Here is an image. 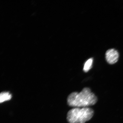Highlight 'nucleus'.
<instances>
[{
    "instance_id": "f257e3e1",
    "label": "nucleus",
    "mask_w": 123,
    "mask_h": 123,
    "mask_svg": "<svg viewBox=\"0 0 123 123\" xmlns=\"http://www.w3.org/2000/svg\"><path fill=\"white\" fill-rule=\"evenodd\" d=\"M97 101V98L88 87L84 88L80 93L73 92L67 99L68 105L74 108L88 107L94 105Z\"/></svg>"
},
{
    "instance_id": "f03ea898",
    "label": "nucleus",
    "mask_w": 123,
    "mask_h": 123,
    "mask_svg": "<svg viewBox=\"0 0 123 123\" xmlns=\"http://www.w3.org/2000/svg\"><path fill=\"white\" fill-rule=\"evenodd\" d=\"M94 113V111L90 108L75 107L69 111L67 119L69 123H85L91 119Z\"/></svg>"
},
{
    "instance_id": "7ed1b4c3",
    "label": "nucleus",
    "mask_w": 123,
    "mask_h": 123,
    "mask_svg": "<svg viewBox=\"0 0 123 123\" xmlns=\"http://www.w3.org/2000/svg\"><path fill=\"white\" fill-rule=\"evenodd\" d=\"M119 58V53L114 49H110L106 52V60L109 64H112L115 63L117 62Z\"/></svg>"
},
{
    "instance_id": "20e7f679",
    "label": "nucleus",
    "mask_w": 123,
    "mask_h": 123,
    "mask_svg": "<svg viewBox=\"0 0 123 123\" xmlns=\"http://www.w3.org/2000/svg\"><path fill=\"white\" fill-rule=\"evenodd\" d=\"M12 95L8 92H2L0 94V102L2 103L11 99Z\"/></svg>"
},
{
    "instance_id": "39448f33",
    "label": "nucleus",
    "mask_w": 123,
    "mask_h": 123,
    "mask_svg": "<svg viewBox=\"0 0 123 123\" xmlns=\"http://www.w3.org/2000/svg\"><path fill=\"white\" fill-rule=\"evenodd\" d=\"M93 59V58H90L84 64L83 71L85 73H87L92 68Z\"/></svg>"
}]
</instances>
